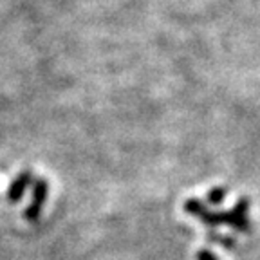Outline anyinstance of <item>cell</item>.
I'll return each mask as SVG.
<instances>
[{
	"label": "cell",
	"mask_w": 260,
	"mask_h": 260,
	"mask_svg": "<svg viewBox=\"0 0 260 260\" xmlns=\"http://www.w3.org/2000/svg\"><path fill=\"white\" fill-rule=\"evenodd\" d=\"M45 197H47V181H37L35 184V191H32V203L29 204V208L25 210V219L27 220H37L40 215L42 206L45 203Z\"/></svg>",
	"instance_id": "6da1fadb"
},
{
	"label": "cell",
	"mask_w": 260,
	"mask_h": 260,
	"mask_svg": "<svg viewBox=\"0 0 260 260\" xmlns=\"http://www.w3.org/2000/svg\"><path fill=\"white\" fill-rule=\"evenodd\" d=\"M222 195H224V191H222V190L213 191V193H211V201H213V203H219V201L222 199Z\"/></svg>",
	"instance_id": "3957f363"
},
{
	"label": "cell",
	"mask_w": 260,
	"mask_h": 260,
	"mask_svg": "<svg viewBox=\"0 0 260 260\" xmlns=\"http://www.w3.org/2000/svg\"><path fill=\"white\" fill-rule=\"evenodd\" d=\"M32 181V174L29 170H24L18 177L9 184V190H8V199L11 203H16V201H20V197L24 195L25 188L29 186V183Z\"/></svg>",
	"instance_id": "7a4b0ae2"
}]
</instances>
